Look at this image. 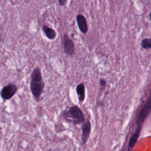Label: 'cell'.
<instances>
[{
    "label": "cell",
    "instance_id": "cell-12",
    "mask_svg": "<svg viewBox=\"0 0 151 151\" xmlns=\"http://www.w3.org/2000/svg\"><path fill=\"white\" fill-rule=\"evenodd\" d=\"M99 84L100 87L104 88L106 86V81L103 78H100L99 80Z\"/></svg>",
    "mask_w": 151,
    "mask_h": 151
},
{
    "label": "cell",
    "instance_id": "cell-10",
    "mask_svg": "<svg viewBox=\"0 0 151 151\" xmlns=\"http://www.w3.org/2000/svg\"><path fill=\"white\" fill-rule=\"evenodd\" d=\"M41 28H42V30L44 32L45 37L48 39L52 40L55 38L57 33L53 28H51L50 27H48V25H45V24L42 25Z\"/></svg>",
    "mask_w": 151,
    "mask_h": 151
},
{
    "label": "cell",
    "instance_id": "cell-7",
    "mask_svg": "<svg viewBox=\"0 0 151 151\" xmlns=\"http://www.w3.org/2000/svg\"><path fill=\"white\" fill-rule=\"evenodd\" d=\"M142 129V126H137L134 132L132 134V136L130 137L129 143H128V150H132L135 146L137 142V140L140 137L141 131Z\"/></svg>",
    "mask_w": 151,
    "mask_h": 151
},
{
    "label": "cell",
    "instance_id": "cell-4",
    "mask_svg": "<svg viewBox=\"0 0 151 151\" xmlns=\"http://www.w3.org/2000/svg\"><path fill=\"white\" fill-rule=\"evenodd\" d=\"M63 46L64 52L69 56H73L75 54V44L74 41L68 36V34H64L63 39Z\"/></svg>",
    "mask_w": 151,
    "mask_h": 151
},
{
    "label": "cell",
    "instance_id": "cell-1",
    "mask_svg": "<svg viewBox=\"0 0 151 151\" xmlns=\"http://www.w3.org/2000/svg\"><path fill=\"white\" fill-rule=\"evenodd\" d=\"M29 87L33 97L37 101H39L45 87L41 70L39 67H35L32 71Z\"/></svg>",
    "mask_w": 151,
    "mask_h": 151
},
{
    "label": "cell",
    "instance_id": "cell-13",
    "mask_svg": "<svg viewBox=\"0 0 151 151\" xmlns=\"http://www.w3.org/2000/svg\"><path fill=\"white\" fill-rule=\"evenodd\" d=\"M58 4L60 6H64L67 2V0H58Z\"/></svg>",
    "mask_w": 151,
    "mask_h": 151
},
{
    "label": "cell",
    "instance_id": "cell-5",
    "mask_svg": "<svg viewBox=\"0 0 151 151\" xmlns=\"http://www.w3.org/2000/svg\"><path fill=\"white\" fill-rule=\"evenodd\" d=\"M18 90L17 86L12 83H9L2 89L1 91V96L4 100H9L11 99Z\"/></svg>",
    "mask_w": 151,
    "mask_h": 151
},
{
    "label": "cell",
    "instance_id": "cell-6",
    "mask_svg": "<svg viewBox=\"0 0 151 151\" xmlns=\"http://www.w3.org/2000/svg\"><path fill=\"white\" fill-rule=\"evenodd\" d=\"M91 130V124L88 119L85 120L81 126V142L83 145H86L88 140Z\"/></svg>",
    "mask_w": 151,
    "mask_h": 151
},
{
    "label": "cell",
    "instance_id": "cell-11",
    "mask_svg": "<svg viewBox=\"0 0 151 151\" xmlns=\"http://www.w3.org/2000/svg\"><path fill=\"white\" fill-rule=\"evenodd\" d=\"M141 46L143 49L149 50L151 48V39L150 38H146L142 40Z\"/></svg>",
    "mask_w": 151,
    "mask_h": 151
},
{
    "label": "cell",
    "instance_id": "cell-9",
    "mask_svg": "<svg viewBox=\"0 0 151 151\" xmlns=\"http://www.w3.org/2000/svg\"><path fill=\"white\" fill-rule=\"evenodd\" d=\"M85 85L83 83H79L76 88L78 100L80 103H83L86 98V90Z\"/></svg>",
    "mask_w": 151,
    "mask_h": 151
},
{
    "label": "cell",
    "instance_id": "cell-8",
    "mask_svg": "<svg viewBox=\"0 0 151 151\" xmlns=\"http://www.w3.org/2000/svg\"><path fill=\"white\" fill-rule=\"evenodd\" d=\"M76 21L80 31L83 34H86L88 31V25L86 17L82 14H77Z\"/></svg>",
    "mask_w": 151,
    "mask_h": 151
},
{
    "label": "cell",
    "instance_id": "cell-3",
    "mask_svg": "<svg viewBox=\"0 0 151 151\" xmlns=\"http://www.w3.org/2000/svg\"><path fill=\"white\" fill-rule=\"evenodd\" d=\"M151 110V98L149 94L144 106L141 108L136 118L137 126H142L147 117L149 116Z\"/></svg>",
    "mask_w": 151,
    "mask_h": 151
},
{
    "label": "cell",
    "instance_id": "cell-2",
    "mask_svg": "<svg viewBox=\"0 0 151 151\" xmlns=\"http://www.w3.org/2000/svg\"><path fill=\"white\" fill-rule=\"evenodd\" d=\"M62 115L67 122L71 123L74 125L83 124L85 121L84 113L77 105H73L68 110H65L63 111Z\"/></svg>",
    "mask_w": 151,
    "mask_h": 151
}]
</instances>
